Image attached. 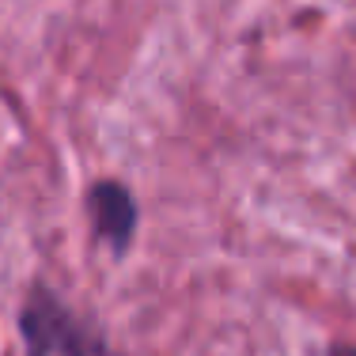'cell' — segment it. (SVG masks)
<instances>
[{"label": "cell", "instance_id": "1", "mask_svg": "<svg viewBox=\"0 0 356 356\" xmlns=\"http://www.w3.org/2000/svg\"><path fill=\"white\" fill-rule=\"evenodd\" d=\"M19 337L27 356H106L103 330L46 284H31L23 296Z\"/></svg>", "mask_w": 356, "mask_h": 356}, {"label": "cell", "instance_id": "2", "mask_svg": "<svg viewBox=\"0 0 356 356\" xmlns=\"http://www.w3.org/2000/svg\"><path fill=\"white\" fill-rule=\"evenodd\" d=\"M83 209H88V220H91V235L114 258H122L133 247V235L140 227V209L133 190L122 178H95L83 193Z\"/></svg>", "mask_w": 356, "mask_h": 356}]
</instances>
